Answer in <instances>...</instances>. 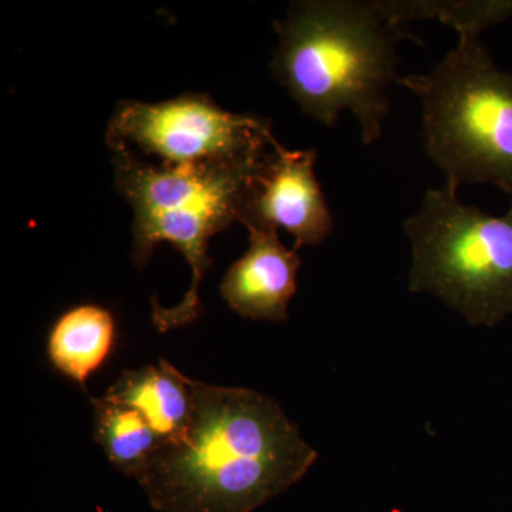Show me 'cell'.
<instances>
[{"label": "cell", "mask_w": 512, "mask_h": 512, "mask_svg": "<svg viewBox=\"0 0 512 512\" xmlns=\"http://www.w3.org/2000/svg\"><path fill=\"white\" fill-rule=\"evenodd\" d=\"M194 407L184 439L137 477L160 512H252L299 480L318 453L278 403L244 387L191 379Z\"/></svg>", "instance_id": "6da1fadb"}, {"label": "cell", "mask_w": 512, "mask_h": 512, "mask_svg": "<svg viewBox=\"0 0 512 512\" xmlns=\"http://www.w3.org/2000/svg\"><path fill=\"white\" fill-rule=\"evenodd\" d=\"M409 29L387 19L376 2H295L275 22L271 70L303 113L333 127L350 111L363 144L372 146L390 111L387 89L399 80L397 43L419 42Z\"/></svg>", "instance_id": "7a4b0ae2"}, {"label": "cell", "mask_w": 512, "mask_h": 512, "mask_svg": "<svg viewBox=\"0 0 512 512\" xmlns=\"http://www.w3.org/2000/svg\"><path fill=\"white\" fill-rule=\"evenodd\" d=\"M110 148L114 183L134 212V264L144 268L158 245L168 242L184 255L192 272L190 289L177 306L165 309L153 303L154 326L168 332L190 325L201 315L200 285L212 265L210 239L241 222L269 154L251 163L164 167L126 147Z\"/></svg>", "instance_id": "3957f363"}, {"label": "cell", "mask_w": 512, "mask_h": 512, "mask_svg": "<svg viewBox=\"0 0 512 512\" xmlns=\"http://www.w3.org/2000/svg\"><path fill=\"white\" fill-rule=\"evenodd\" d=\"M397 83L419 97L424 147L447 185L493 184L512 197V73L476 33H458L430 73Z\"/></svg>", "instance_id": "277c9868"}, {"label": "cell", "mask_w": 512, "mask_h": 512, "mask_svg": "<svg viewBox=\"0 0 512 512\" xmlns=\"http://www.w3.org/2000/svg\"><path fill=\"white\" fill-rule=\"evenodd\" d=\"M403 228L413 252L410 291L437 296L473 326L512 315V202L491 217L446 184L426 192Z\"/></svg>", "instance_id": "5b68a950"}, {"label": "cell", "mask_w": 512, "mask_h": 512, "mask_svg": "<svg viewBox=\"0 0 512 512\" xmlns=\"http://www.w3.org/2000/svg\"><path fill=\"white\" fill-rule=\"evenodd\" d=\"M275 143L271 121L231 113L202 93L158 103L120 101L107 127V146L141 151L164 167L251 163Z\"/></svg>", "instance_id": "8992f818"}, {"label": "cell", "mask_w": 512, "mask_h": 512, "mask_svg": "<svg viewBox=\"0 0 512 512\" xmlns=\"http://www.w3.org/2000/svg\"><path fill=\"white\" fill-rule=\"evenodd\" d=\"M316 150H286L276 141L249 192L242 224L284 229L295 251L322 244L333 231L332 212L315 174Z\"/></svg>", "instance_id": "52a82bcc"}, {"label": "cell", "mask_w": 512, "mask_h": 512, "mask_svg": "<svg viewBox=\"0 0 512 512\" xmlns=\"http://www.w3.org/2000/svg\"><path fill=\"white\" fill-rule=\"evenodd\" d=\"M248 232V251L222 278V299L242 318L285 322L301 258L282 244L275 229L248 227Z\"/></svg>", "instance_id": "ba28073f"}, {"label": "cell", "mask_w": 512, "mask_h": 512, "mask_svg": "<svg viewBox=\"0 0 512 512\" xmlns=\"http://www.w3.org/2000/svg\"><path fill=\"white\" fill-rule=\"evenodd\" d=\"M103 397L143 414L163 446L183 440L190 427L194 407L191 379L165 360L157 366L124 370Z\"/></svg>", "instance_id": "9c48e42d"}, {"label": "cell", "mask_w": 512, "mask_h": 512, "mask_svg": "<svg viewBox=\"0 0 512 512\" xmlns=\"http://www.w3.org/2000/svg\"><path fill=\"white\" fill-rule=\"evenodd\" d=\"M114 342L113 313L96 303H82L53 323L47 336V356L57 372L84 386L106 362Z\"/></svg>", "instance_id": "30bf717a"}, {"label": "cell", "mask_w": 512, "mask_h": 512, "mask_svg": "<svg viewBox=\"0 0 512 512\" xmlns=\"http://www.w3.org/2000/svg\"><path fill=\"white\" fill-rule=\"evenodd\" d=\"M94 440L117 470L137 477L163 447L153 427L133 407L99 397L92 399Z\"/></svg>", "instance_id": "8fae6325"}, {"label": "cell", "mask_w": 512, "mask_h": 512, "mask_svg": "<svg viewBox=\"0 0 512 512\" xmlns=\"http://www.w3.org/2000/svg\"><path fill=\"white\" fill-rule=\"evenodd\" d=\"M377 8L399 25L410 26L413 20H439L458 33H476L498 25L512 16V0L491 2H376Z\"/></svg>", "instance_id": "7c38bea8"}]
</instances>
